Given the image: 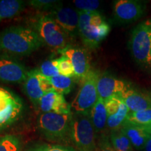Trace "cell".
<instances>
[{"mask_svg": "<svg viewBox=\"0 0 151 151\" xmlns=\"http://www.w3.org/2000/svg\"><path fill=\"white\" fill-rule=\"evenodd\" d=\"M73 2L77 10L81 12L97 11L100 5V1L97 0H74Z\"/></svg>", "mask_w": 151, "mask_h": 151, "instance_id": "28", "label": "cell"}, {"mask_svg": "<svg viewBox=\"0 0 151 151\" xmlns=\"http://www.w3.org/2000/svg\"><path fill=\"white\" fill-rule=\"evenodd\" d=\"M39 70L46 78H50L52 77L60 75L59 69H58V60H50L45 61L41 64Z\"/></svg>", "mask_w": 151, "mask_h": 151, "instance_id": "26", "label": "cell"}, {"mask_svg": "<svg viewBox=\"0 0 151 151\" xmlns=\"http://www.w3.org/2000/svg\"><path fill=\"white\" fill-rule=\"evenodd\" d=\"M24 89L34 105L37 106L41 98L53 90L49 79L44 76L39 69L28 72L27 78L24 82Z\"/></svg>", "mask_w": 151, "mask_h": 151, "instance_id": "10", "label": "cell"}, {"mask_svg": "<svg viewBox=\"0 0 151 151\" xmlns=\"http://www.w3.org/2000/svg\"><path fill=\"white\" fill-rule=\"evenodd\" d=\"M61 54L71 60L76 78L81 81L91 71V57L87 49L69 46Z\"/></svg>", "mask_w": 151, "mask_h": 151, "instance_id": "13", "label": "cell"}, {"mask_svg": "<svg viewBox=\"0 0 151 151\" xmlns=\"http://www.w3.org/2000/svg\"><path fill=\"white\" fill-rule=\"evenodd\" d=\"M79 14L78 35L83 42L88 48H98L110 32V25L98 11H79Z\"/></svg>", "mask_w": 151, "mask_h": 151, "instance_id": "2", "label": "cell"}, {"mask_svg": "<svg viewBox=\"0 0 151 151\" xmlns=\"http://www.w3.org/2000/svg\"><path fill=\"white\" fill-rule=\"evenodd\" d=\"M110 140L116 151H134L133 146L121 129L111 132Z\"/></svg>", "mask_w": 151, "mask_h": 151, "instance_id": "22", "label": "cell"}, {"mask_svg": "<svg viewBox=\"0 0 151 151\" xmlns=\"http://www.w3.org/2000/svg\"><path fill=\"white\" fill-rule=\"evenodd\" d=\"M129 48L138 65L151 67V19L141 22L132 30Z\"/></svg>", "mask_w": 151, "mask_h": 151, "instance_id": "5", "label": "cell"}, {"mask_svg": "<svg viewBox=\"0 0 151 151\" xmlns=\"http://www.w3.org/2000/svg\"><path fill=\"white\" fill-rule=\"evenodd\" d=\"M89 114L97 137L102 134H105L107 128L108 116L104 101L99 97L97 102L90 110Z\"/></svg>", "mask_w": 151, "mask_h": 151, "instance_id": "18", "label": "cell"}, {"mask_svg": "<svg viewBox=\"0 0 151 151\" xmlns=\"http://www.w3.org/2000/svg\"><path fill=\"white\" fill-rule=\"evenodd\" d=\"M58 60L60 74L71 78H75L74 69L71 60L65 55H62L60 58H58Z\"/></svg>", "mask_w": 151, "mask_h": 151, "instance_id": "27", "label": "cell"}, {"mask_svg": "<svg viewBox=\"0 0 151 151\" xmlns=\"http://www.w3.org/2000/svg\"><path fill=\"white\" fill-rule=\"evenodd\" d=\"M146 2L137 0H118L113 4V17L117 22L127 24L135 22L145 14Z\"/></svg>", "mask_w": 151, "mask_h": 151, "instance_id": "9", "label": "cell"}, {"mask_svg": "<svg viewBox=\"0 0 151 151\" xmlns=\"http://www.w3.org/2000/svg\"><path fill=\"white\" fill-rule=\"evenodd\" d=\"M23 104L16 94L0 87V130L8 127L21 114Z\"/></svg>", "mask_w": 151, "mask_h": 151, "instance_id": "8", "label": "cell"}, {"mask_svg": "<svg viewBox=\"0 0 151 151\" xmlns=\"http://www.w3.org/2000/svg\"><path fill=\"white\" fill-rule=\"evenodd\" d=\"M43 43L37 32L24 26H13L0 33V50L12 55H29Z\"/></svg>", "mask_w": 151, "mask_h": 151, "instance_id": "1", "label": "cell"}, {"mask_svg": "<svg viewBox=\"0 0 151 151\" xmlns=\"http://www.w3.org/2000/svg\"><path fill=\"white\" fill-rule=\"evenodd\" d=\"M42 113H55L60 114L72 113L71 106L65 97L55 91L48 92L41 98L38 106Z\"/></svg>", "mask_w": 151, "mask_h": 151, "instance_id": "16", "label": "cell"}, {"mask_svg": "<svg viewBox=\"0 0 151 151\" xmlns=\"http://www.w3.org/2000/svg\"><path fill=\"white\" fill-rule=\"evenodd\" d=\"M72 113L60 114L42 113L37 120V129L45 139L50 141L62 142L70 139Z\"/></svg>", "mask_w": 151, "mask_h": 151, "instance_id": "3", "label": "cell"}, {"mask_svg": "<svg viewBox=\"0 0 151 151\" xmlns=\"http://www.w3.org/2000/svg\"><path fill=\"white\" fill-rule=\"evenodd\" d=\"M100 74L95 70L88 73L83 79L78 93L71 103V110L74 113H89L99 99L97 92V82Z\"/></svg>", "mask_w": 151, "mask_h": 151, "instance_id": "6", "label": "cell"}, {"mask_svg": "<svg viewBox=\"0 0 151 151\" xmlns=\"http://www.w3.org/2000/svg\"><path fill=\"white\" fill-rule=\"evenodd\" d=\"M148 96H149V98H150V103H151V91H150V92H149L148 93Z\"/></svg>", "mask_w": 151, "mask_h": 151, "instance_id": "33", "label": "cell"}, {"mask_svg": "<svg viewBox=\"0 0 151 151\" xmlns=\"http://www.w3.org/2000/svg\"><path fill=\"white\" fill-rule=\"evenodd\" d=\"M55 91L62 95L68 94L72 90L74 86L73 78L58 75L48 78Z\"/></svg>", "mask_w": 151, "mask_h": 151, "instance_id": "21", "label": "cell"}, {"mask_svg": "<svg viewBox=\"0 0 151 151\" xmlns=\"http://www.w3.org/2000/svg\"><path fill=\"white\" fill-rule=\"evenodd\" d=\"M119 96L129 109V112H138L151 109L148 94L138 91L132 87L122 92Z\"/></svg>", "mask_w": 151, "mask_h": 151, "instance_id": "17", "label": "cell"}, {"mask_svg": "<svg viewBox=\"0 0 151 151\" xmlns=\"http://www.w3.org/2000/svg\"><path fill=\"white\" fill-rule=\"evenodd\" d=\"M142 151H151V136H149L146 140Z\"/></svg>", "mask_w": 151, "mask_h": 151, "instance_id": "31", "label": "cell"}, {"mask_svg": "<svg viewBox=\"0 0 151 151\" xmlns=\"http://www.w3.org/2000/svg\"><path fill=\"white\" fill-rule=\"evenodd\" d=\"M129 88V83L106 73L100 75L97 82L98 95L104 101L119 95Z\"/></svg>", "mask_w": 151, "mask_h": 151, "instance_id": "15", "label": "cell"}, {"mask_svg": "<svg viewBox=\"0 0 151 151\" xmlns=\"http://www.w3.org/2000/svg\"><path fill=\"white\" fill-rule=\"evenodd\" d=\"M96 151H116L111 144L110 137L106 133L97 137Z\"/></svg>", "mask_w": 151, "mask_h": 151, "instance_id": "30", "label": "cell"}, {"mask_svg": "<svg viewBox=\"0 0 151 151\" xmlns=\"http://www.w3.org/2000/svg\"><path fill=\"white\" fill-rule=\"evenodd\" d=\"M28 4L35 9L41 11H51L60 5L59 1L55 0H31L28 1Z\"/></svg>", "mask_w": 151, "mask_h": 151, "instance_id": "29", "label": "cell"}, {"mask_svg": "<svg viewBox=\"0 0 151 151\" xmlns=\"http://www.w3.org/2000/svg\"><path fill=\"white\" fill-rule=\"evenodd\" d=\"M37 33L43 43L52 50L62 53L69 47V37L51 16L44 15L37 22Z\"/></svg>", "mask_w": 151, "mask_h": 151, "instance_id": "7", "label": "cell"}, {"mask_svg": "<svg viewBox=\"0 0 151 151\" xmlns=\"http://www.w3.org/2000/svg\"><path fill=\"white\" fill-rule=\"evenodd\" d=\"M25 67L16 60L8 57L0 58V81L7 83H21L27 78Z\"/></svg>", "mask_w": 151, "mask_h": 151, "instance_id": "14", "label": "cell"}, {"mask_svg": "<svg viewBox=\"0 0 151 151\" xmlns=\"http://www.w3.org/2000/svg\"><path fill=\"white\" fill-rule=\"evenodd\" d=\"M143 127L145 129V131L147 132V134H148L149 135L151 136V124H149L148 126H145V127Z\"/></svg>", "mask_w": 151, "mask_h": 151, "instance_id": "32", "label": "cell"}, {"mask_svg": "<svg viewBox=\"0 0 151 151\" xmlns=\"http://www.w3.org/2000/svg\"><path fill=\"white\" fill-rule=\"evenodd\" d=\"M120 129L129 139L132 146L138 150H142L145 143L150 136L142 126L124 122Z\"/></svg>", "mask_w": 151, "mask_h": 151, "instance_id": "19", "label": "cell"}, {"mask_svg": "<svg viewBox=\"0 0 151 151\" xmlns=\"http://www.w3.org/2000/svg\"><path fill=\"white\" fill-rule=\"evenodd\" d=\"M0 151H20V141L14 135L0 137Z\"/></svg>", "mask_w": 151, "mask_h": 151, "instance_id": "24", "label": "cell"}, {"mask_svg": "<svg viewBox=\"0 0 151 151\" xmlns=\"http://www.w3.org/2000/svg\"><path fill=\"white\" fill-rule=\"evenodd\" d=\"M25 151H77L73 147L58 144L38 143L31 146Z\"/></svg>", "mask_w": 151, "mask_h": 151, "instance_id": "25", "label": "cell"}, {"mask_svg": "<svg viewBox=\"0 0 151 151\" xmlns=\"http://www.w3.org/2000/svg\"><path fill=\"white\" fill-rule=\"evenodd\" d=\"M48 15L69 37H75L78 35L80 14L77 9L62 7L59 5L50 11Z\"/></svg>", "mask_w": 151, "mask_h": 151, "instance_id": "11", "label": "cell"}, {"mask_svg": "<svg viewBox=\"0 0 151 151\" xmlns=\"http://www.w3.org/2000/svg\"><path fill=\"white\" fill-rule=\"evenodd\" d=\"M107 111V128L111 132L120 129L127 120L129 109L119 95L104 101Z\"/></svg>", "mask_w": 151, "mask_h": 151, "instance_id": "12", "label": "cell"}, {"mask_svg": "<svg viewBox=\"0 0 151 151\" xmlns=\"http://www.w3.org/2000/svg\"><path fill=\"white\" fill-rule=\"evenodd\" d=\"M125 122L142 127L151 124V109L138 112H129Z\"/></svg>", "mask_w": 151, "mask_h": 151, "instance_id": "23", "label": "cell"}, {"mask_svg": "<svg viewBox=\"0 0 151 151\" xmlns=\"http://www.w3.org/2000/svg\"><path fill=\"white\" fill-rule=\"evenodd\" d=\"M21 0H1L0 1V22L10 19L21 13L24 7Z\"/></svg>", "mask_w": 151, "mask_h": 151, "instance_id": "20", "label": "cell"}, {"mask_svg": "<svg viewBox=\"0 0 151 151\" xmlns=\"http://www.w3.org/2000/svg\"><path fill=\"white\" fill-rule=\"evenodd\" d=\"M69 141L77 151H96L97 134L88 113H72Z\"/></svg>", "mask_w": 151, "mask_h": 151, "instance_id": "4", "label": "cell"}]
</instances>
